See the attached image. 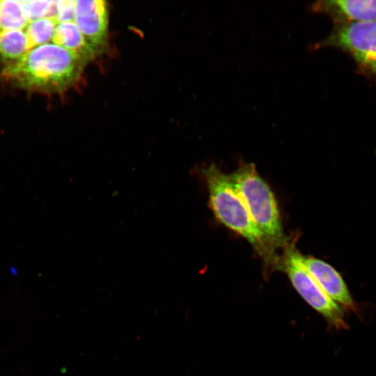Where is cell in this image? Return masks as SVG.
<instances>
[{
  "label": "cell",
  "mask_w": 376,
  "mask_h": 376,
  "mask_svg": "<svg viewBox=\"0 0 376 376\" xmlns=\"http://www.w3.org/2000/svg\"><path fill=\"white\" fill-rule=\"evenodd\" d=\"M84 65L75 53L51 42L34 47L6 65L1 77L27 91L56 94L77 82Z\"/></svg>",
  "instance_id": "cell-1"
},
{
  "label": "cell",
  "mask_w": 376,
  "mask_h": 376,
  "mask_svg": "<svg viewBox=\"0 0 376 376\" xmlns=\"http://www.w3.org/2000/svg\"><path fill=\"white\" fill-rule=\"evenodd\" d=\"M199 172L206 184L210 206L216 218L244 237L267 261V265L276 268L278 262L274 254L275 250L256 226L228 175L214 164L201 168Z\"/></svg>",
  "instance_id": "cell-2"
},
{
  "label": "cell",
  "mask_w": 376,
  "mask_h": 376,
  "mask_svg": "<svg viewBox=\"0 0 376 376\" xmlns=\"http://www.w3.org/2000/svg\"><path fill=\"white\" fill-rule=\"evenodd\" d=\"M230 180L242 198L256 226L276 250L288 243L278 205L269 185L258 175L253 164L240 166Z\"/></svg>",
  "instance_id": "cell-3"
},
{
  "label": "cell",
  "mask_w": 376,
  "mask_h": 376,
  "mask_svg": "<svg viewBox=\"0 0 376 376\" xmlns=\"http://www.w3.org/2000/svg\"><path fill=\"white\" fill-rule=\"evenodd\" d=\"M334 47L347 54L357 72L376 84V21L334 24L329 35L311 49Z\"/></svg>",
  "instance_id": "cell-4"
},
{
  "label": "cell",
  "mask_w": 376,
  "mask_h": 376,
  "mask_svg": "<svg viewBox=\"0 0 376 376\" xmlns=\"http://www.w3.org/2000/svg\"><path fill=\"white\" fill-rule=\"evenodd\" d=\"M283 248L276 267L288 275L302 299L330 325L338 329H345L347 324L343 308L325 293L306 269L301 261L302 255L294 244L288 242Z\"/></svg>",
  "instance_id": "cell-5"
},
{
  "label": "cell",
  "mask_w": 376,
  "mask_h": 376,
  "mask_svg": "<svg viewBox=\"0 0 376 376\" xmlns=\"http://www.w3.org/2000/svg\"><path fill=\"white\" fill-rule=\"evenodd\" d=\"M74 21L95 56L106 49L108 42L109 11L105 1H75Z\"/></svg>",
  "instance_id": "cell-6"
},
{
  "label": "cell",
  "mask_w": 376,
  "mask_h": 376,
  "mask_svg": "<svg viewBox=\"0 0 376 376\" xmlns=\"http://www.w3.org/2000/svg\"><path fill=\"white\" fill-rule=\"evenodd\" d=\"M312 10L327 15L334 24L376 21V0H321Z\"/></svg>",
  "instance_id": "cell-7"
},
{
  "label": "cell",
  "mask_w": 376,
  "mask_h": 376,
  "mask_svg": "<svg viewBox=\"0 0 376 376\" xmlns=\"http://www.w3.org/2000/svg\"><path fill=\"white\" fill-rule=\"evenodd\" d=\"M306 269L325 293L340 306L354 308V301L340 273L324 260L301 256Z\"/></svg>",
  "instance_id": "cell-8"
},
{
  "label": "cell",
  "mask_w": 376,
  "mask_h": 376,
  "mask_svg": "<svg viewBox=\"0 0 376 376\" xmlns=\"http://www.w3.org/2000/svg\"><path fill=\"white\" fill-rule=\"evenodd\" d=\"M52 43L72 52L85 64L95 57V54L85 42L75 21L59 22L58 20Z\"/></svg>",
  "instance_id": "cell-9"
},
{
  "label": "cell",
  "mask_w": 376,
  "mask_h": 376,
  "mask_svg": "<svg viewBox=\"0 0 376 376\" xmlns=\"http://www.w3.org/2000/svg\"><path fill=\"white\" fill-rule=\"evenodd\" d=\"M28 52V40L22 30L0 31V58L6 65L17 61Z\"/></svg>",
  "instance_id": "cell-10"
},
{
  "label": "cell",
  "mask_w": 376,
  "mask_h": 376,
  "mask_svg": "<svg viewBox=\"0 0 376 376\" xmlns=\"http://www.w3.org/2000/svg\"><path fill=\"white\" fill-rule=\"evenodd\" d=\"M26 24L21 1L0 0V31L22 29Z\"/></svg>",
  "instance_id": "cell-11"
}]
</instances>
